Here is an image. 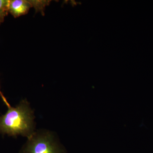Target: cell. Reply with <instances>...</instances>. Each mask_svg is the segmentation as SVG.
Instances as JSON below:
<instances>
[{
	"label": "cell",
	"instance_id": "4",
	"mask_svg": "<svg viewBox=\"0 0 153 153\" xmlns=\"http://www.w3.org/2000/svg\"><path fill=\"white\" fill-rule=\"evenodd\" d=\"M10 3L9 0H0V19L3 21L9 12Z\"/></svg>",
	"mask_w": 153,
	"mask_h": 153
},
{
	"label": "cell",
	"instance_id": "1",
	"mask_svg": "<svg viewBox=\"0 0 153 153\" xmlns=\"http://www.w3.org/2000/svg\"><path fill=\"white\" fill-rule=\"evenodd\" d=\"M34 118L27 101L22 100L16 107H9L5 114L0 117V134L30 138L34 134Z\"/></svg>",
	"mask_w": 153,
	"mask_h": 153
},
{
	"label": "cell",
	"instance_id": "3",
	"mask_svg": "<svg viewBox=\"0 0 153 153\" xmlns=\"http://www.w3.org/2000/svg\"><path fill=\"white\" fill-rule=\"evenodd\" d=\"M33 7L31 2L25 0H11L9 5V12L15 18L27 14Z\"/></svg>",
	"mask_w": 153,
	"mask_h": 153
},
{
	"label": "cell",
	"instance_id": "2",
	"mask_svg": "<svg viewBox=\"0 0 153 153\" xmlns=\"http://www.w3.org/2000/svg\"><path fill=\"white\" fill-rule=\"evenodd\" d=\"M25 153H60L49 134L33 135L29 138Z\"/></svg>",
	"mask_w": 153,
	"mask_h": 153
},
{
	"label": "cell",
	"instance_id": "6",
	"mask_svg": "<svg viewBox=\"0 0 153 153\" xmlns=\"http://www.w3.org/2000/svg\"><path fill=\"white\" fill-rule=\"evenodd\" d=\"M3 22H4V21H2L1 19H0V24H1V23H2Z\"/></svg>",
	"mask_w": 153,
	"mask_h": 153
},
{
	"label": "cell",
	"instance_id": "5",
	"mask_svg": "<svg viewBox=\"0 0 153 153\" xmlns=\"http://www.w3.org/2000/svg\"><path fill=\"white\" fill-rule=\"evenodd\" d=\"M0 96H1V97L3 101L4 102L5 104L6 105L8 108L10 107L11 106L10 105L9 103L8 102L7 100V99L4 96V95L2 92L1 91V89H0Z\"/></svg>",
	"mask_w": 153,
	"mask_h": 153
}]
</instances>
